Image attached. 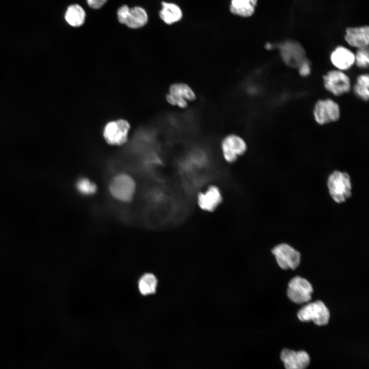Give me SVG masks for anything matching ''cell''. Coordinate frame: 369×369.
<instances>
[{
  "label": "cell",
  "mask_w": 369,
  "mask_h": 369,
  "mask_svg": "<svg viewBox=\"0 0 369 369\" xmlns=\"http://www.w3.org/2000/svg\"><path fill=\"white\" fill-rule=\"evenodd\" d=\"M166 99L172 105L185 108L188 105V101H192L195 99V94L187 85L176 83L170 87Z\"/></svg>",
  "instance_id": "30bf717a"
},
{
  "label": "cell",
  "mask_w": 369,
  "mask_h": 369,
  "mask_svg": "<svg viewBox=\"0 0 369 369\" xmlns=\"http://www.w3.org/2000/svg\"><path fill=\"white\" fill-rule=\"evenodd\" d=\"M148 22V15L146 10L140 6L130 8L125 25L131 29H138L145 26Z\"/></svg>",
  "instance_id": "2e32d148"
},
{
  "label": "cell",
  "mask_w": 369,
  "mask_h": 369,
  "mask_svg": "<svg viewBox=\"0 0 369 369\" xmlns=\"http://www.w3.org/2000/svg\"><path fill=\"white\" fill-rule=\"evenodd\" d=\"M313 292L311 283L300 276L293 278L288 283V297L295 303L302 304L309 302Z\"/></svg>",
  "instance_id": "5b68a950"
},
{
  "label": "cell",
  "mask_w": 369,
  "mask_h": 369,
  "mask_svg": "<svg viewBox=\"0 0 369 369\" xmlns=\"http://www.w3.org/2000/svg\"><path fill=\"white\" fill-rule=\"evenodd\" d=\"M265 47L267 49H271L272 48V45L270 43L266 44Z\"/></svg>",
  "instance_id": "4316f807"
},
{
  "label": "cell",
  "mask_w": 369,
  "mask_h": 369,
  "mask_svg": "<svg viewBox=\"0 0 369 369\" xmlns=\"http://www.w3.org/2000/svg\"><path fill=\"white\" fill-rule=\"evenodd\" d=\"M355 63L360 68H366L369 64L368 47L359 48L355 54Z\"/></svg>",
  "instance_id": "603a6c76"
},
{
  "label": "cell",
  "mask_w": 369,
  "mask_h": 369,
  "mask_svg": "<svg viewBox=\"0 0 369 369\" xmlns=\"http://www.w3.org/2000/svg\"><path fill=\"white\" fill-rule=\"evenodd\" d=\"M88 6L93 9H99L107 3V0H86Z\"/></svg>",
  "instance_id": "484cf974"
},
{
  "label": "cell",
  "mask_w": 369,
  "mask_h": 369,
  "mask_svg": "<svg viewBox=\"0 0 369 369\" xmlns=\"http://www.w3.org/2000/svg\"><path fill=\"white\" fill-rule=\"evenodd\" d=\"M330 312L325 304L320 300L309 303L302 307L297 313L298 319L302 322L313 321L319 326L326 325L330 319Z\"/></svg>",
  "instance_id": "7a4b0ae2"
},
{
  "label": "cell",
  "mask_w": 369,
  "mask_h": 369,
  "mask_svg": "<svg viewBox=\"0 0 369 369\" xmlns=\"http://www.w3.org/2000/svg\"><path fill=\"white\" fill-rule=\"evenodd\" d=\"M340 115L338 104L328 98L317 101L313 110L314 119L320 125L336 121L339 119Z\"/></svg>",
  "instance_id": "277c9868"
},
{
  "label": "cell",
  "mask_w": 369,
  "mask_h": 369,
  "mask_svg": "<svg viewBox=\"0 0 369 369\" xmlns=\"http://www.w3.org/2000/svg\"><path fill=\"white\" fill-rule=\"evenodd\" d=\"M330 59L332 64L339 70H346L355 63V54L347 48L340 46L332 51Z\"/></svg>",
  "instance_id": "9a60e30c"
},
{
  "label": "cell",
  "mask_w": 369,
  "mask_h": 369,
  "mask_svg": "<svg viewBox=\"0 0 369 369\" xmlns=\"http://www.w3.org/2000/svg\"><path fill=\"white\" fill-rule=\"evenodd\" d=\"M327 184L331 197L337 203L344 202L352 195L351 178L346 172L334 171L329 176Z\"/></svg>",
  "instance_id": "6da1fadb"
},
{
  "label": "cell",
  "mask_w": 369,
  "mask_h": 369,
  "mask_svg": "<svg viewBox=\"0 0 369 369\" xmlns=\"http://www.w3.org/2000/svg\"><path fill=\"white\" fill-rule=\"evenodd\" d=\"M344 38L350 46L358 49L368 47L369 28L367 26L349 27L346 29Z\"/></svg>",
  "instance_id": "5bb4252c"
},
{
  "label": "cell",
  "mask_w": 369,
  "mask_h": 369,
  "mask_svg": "<svg viewBox=\"0 0 369 369\" xmlns=\"http://www.w3.org/2000/svg\"><path fill=\"white\" fill-rule=\"evenodd\" d=\"M279 48L283 60L288 66L298 67L305 60L303 48L295 42H285Z\"/></svg>",
  "instance_id": "8fae6325"
},
{
  "label": "cell",
  "mask_w": 369,
  "mask_h": 369,
  "mask_svg": "<svg viewBox=\"0 0 369 369\" xmlns=\"http://www.w3.org/2000/svg\"><path fill=\"white\" fill-rule=\"evenodd\" d=\"M130 128V124L126 120L111 121L105 126L103 136L108 144L120 146L126 142Z\"/></svg>",
  "instance_id": "8992f818"
},
{
  "label": "cell",
  "mask_w": 369,
  "mask_h": 369,
  "mask_svg": "<svg viewBox=\"0 0 369 369\" xmlns=\"http://www.w3.org/2000/svg\"><path fill=\"white\" fill-rule=\"evenodd\" d=\"M78 192L85 195H90L94 194L97 190L94 183L86 178L79 179L76 184Z\"/></svg>",
  "instance_id": "7402d4cb"
},
{
  "label": "cell",
  "mask_w": 369,
  "mask_h": 369,
  "mask_svg": "<svg viewBox=\"0 0 369 369\" xmlns=\"http://www.w3.org/2000/svg\"><path fill=\"white\" fill-rule=\"evenodd\" d=\"M272 253L283 270H295L300 264V253L288 244L281 243L275 246L272 250Z\"/></svg>",
  "instance_id": "52a82bcc"
},
{
  "label": "cell",
  "mask_w": 369,
  "mask_h": 369,
  "mask_svg": "<svg viewBox=\"0 0 369 369\" xmlns=\"http://www.w3.org/2000/svg\"><path fill=\"white\" fill-rule=\"evenodd\" d=\"M299 74L302 76H307L310 74L311 67L309 61L304 60L298 66Z\"/></svg>",
  "instance_id": "d4e9b609"
},
{
  "label": "cell",
  "mask_w": 369,
  "mask_h": 369,
  "mask_svg": "<svg viewBox=\"0 0 369 369\" xmlns=\"http://www.w3.org/2000/svg\"><path fill=\"white\" fill-rule=\"evenodd\" d=\"M280 358L285 369H305L310 361V356L306 352H295L288 348L282 351Z\"/></svg>",
  "instance_id": "7c38bea8"
},
{
  "label": "cell",
  "mask_w": 369,
  "mask_h": 369,
  "mask_svg": "<svg viewBox=\"0 0 369 369\" xmlns=\"http://www.w3.org/2000/svg\"><path fill=\"white\" fill-rule=\"evenodd\" d=\"M246 149L247 145L244 140L235 134L227 136L221 142L222 155L229 162L235 161L239 156L245 152Z\"/></svg>",
  "instance_id": "9c48e42d"
},
{
  "label": "cell",
  "mask_w": 369,
  "mask_h": 369,
  "mask_svg": "<svg viewBox=\"0 0 369 369\" xmlns=\"http://www.w3.org/2000/svg\"><path fill=\"white\" fill-rule=\"evenodd\" d=\"M197 200L198 205L202 210L211 212L216 209L221 202V194L216 186H211L198 194Z\"/></svg>",
  "instance_id": "4fadbf2b"
},
{
  "label": "cell",
  "mask_w": 369,
  "mask_h": 369,
  "mask_svg": "<svg viewBox=\"0 0 369 369\" xmlns=\"http://www.w3.org/2000/svg\"><path fill=\"white\" fill-rule=\"evenodd\" d=\"M109 191L113 197L123 202L130 201L135 191V183L128 175L120 174L115 176L111 181Z\"/></svg>",
  "instance_id": "3957f363"
},
{
  "label": "cell",
  "mask_w": 369,
  "mask_h": 369,
  "mask_svg": "<svg viewBox=\"0 0 369 369\" xmlns=\"http://www.w3.org/2000/svg\"><path fill=\"white\" fill-rule=\"evenodd\" d=\"M86 13L84 8L78 4L69 5L65 13L64 18L67 23L73 27H79L85 23Z\"/></svg>",
  "instance_id": "e0dca14e"
},
{
  "label": "cell",
  "mask_w": 369,
  "mask_h": 369,
  "mask_svg": "<svg viewBox=\"0 0 369 369\" xmlns=\"http://www.w3.org/2000/svg\"><path fill=\"white\" fill-rule=\"evenodd\" d=\"M369 77L367 74L359 75L354 86L355 94L363 100H367L369 97Z\"/></svg>",
  "instance_id": "44dd1931"
},
{
  "label": "cell",
  "mask_w": 369,
  "mask_h": 369,
  "mask_svg": "<svg viewBox=\"0 0 369 369\" xmlns=\"http://www.w3.org/2000/svg\"><path fill=\"white\" fill-rule=\"evenodd\" d=\"M159 12L160 18L167 24L171 25L179 21L182 17L180 8L172 3L163 2Z\"/></svg>",
  "instance_id": "ac0fdd59"
},
{
  "label": "cell",
  "mask_w": 369,
  "mask_h": 369,
  "mask_svg": "<svg viewBox=\"0 0 369 369\" xmlns=\"http://www.w3.org/2000/svg\"><path fill=\"white\" fill-rule=\"evenodd\" d=\"M129 10L130 7L127 5H124L118 9L117 17L120 24H125Z\"/></svg>",
  "instance_id": "cb8c5ba5"
},
{
  "label": "cell",
  "mask_w": 369,
  "mask_h": 369,
  "mask_svg": "<svg viewBox=\"0 0 369 369\" xmlns=\"http://www.w3.org/2000/svg\"><path fill=\"white\" fill-rule=\"evenodd\" d=\"M157 279L152 273H145L139 279L138 288L140 293L147 296L154 294L156 291Z\"/></svg>",
  "instance_id": "ffe728a7"
},
{
  "label": "cell",
  "mask_w": 369,
  "mask_h": 369,
  "mask_svg": "<svg viewBox=\"0 0 369 369\" xmlns=\"http://www.w3.org/2000/svg\"><path fill=\"white\" fill-rule=\"evenodd\" d=\"M323 78L325 88L336 96L341 95L350 90V78L340 70L330 71Z\"/></svg>",
  "instance_id": "ba28073f"
},
{
  "label": "cell",
  "mask_w": 369,
  "mask_h": 369,
  "mask_svg": "<svg viewBox=\"0 0 369 369\" xmlns=\"http://www.w3.org/2000/svg\"><path fill=\"white\" fill-rule=\"evenodd\" d=\"M258 0H231L230 9L231 12L241 17L252 16L255 10Z\"/></svg>",
  "instance_id": "d6986e66"
}]
</instances>
